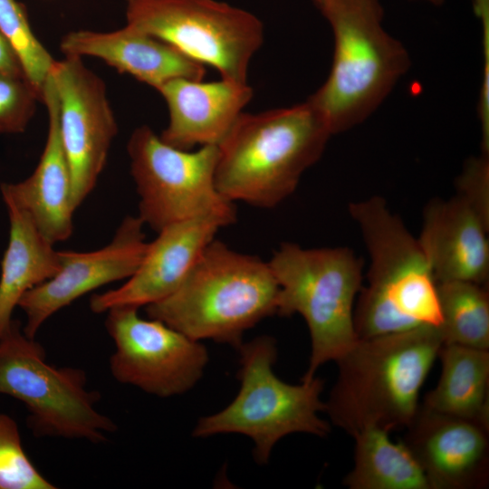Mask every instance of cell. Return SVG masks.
<instances>
[{
    "label": "cell",
    "instance_id": "cell-4",
    "mask_svg": "<svg viewBox=\"0 0 489 489\" xmlns=\"http://www.w3.org/2000/svg\"><path fill=\"white\" fill-rule=\"evenodd\" d=\"M278 295L268 262L214 239L180 285L145 308L148 317L191 339L237 349L247 330L276 314Z\"/></svg>",
    "mask_w": 489,
    "mask_h": 489
},
{
    "label": "cell",
    "instance_id": "cell-26",
    "mask_svg": "<svg viewBox=\"0 0 489 489\" xmlns=\"http://www.w3.org/2000/svg\"><path fill=\"white\" fill-rule=\"evenodd\" d=\"M42 101L40 93L25 77L0 75V133H22Z\"/></svg>",
    "mask_w": 489,
    "mask_h": 489
},
{
    "label": "cell",
    "instance_id": "cell-10",
    "mask_svg": "<svg viewBox=\"0 0 489 489\" xmlns=\"http://www.w3.org/2000/svg\"><path fill=\"white\" fill-rule=\"evenodd\" d=\"M127 150L139 197L138 216L156 232L233 203L216 187L217 146L177 149L142 125L131 133Z\"/></svg>",
    "mask_w": 489,
    "mask_h": 489
},
{
    "label": "cell",
    "instance_id": "cell-22",
    "mask_svg": "<svg viewBox=\"0 0 489 489\" xmlns=\"http://www.w3.org/2000/svg\"><path fill=\"white\" fill-rule=\"evenodd\" d=\"M380 428L363 429L355 440L354 465L343 483L350 489H430L421 467L400 441Z\"/></svg>",
    "mask_w": 489,
    "mask_h": 489
},
{
    "label": "cell",
    "instance_id": "cell-5",
    "mask_svg": "<svg viewBox=\"0 0 489 489\" xmlns=\"http://www.w3.org/2000/svg\"><path fill=\"white\" fill-rule=\"evenodd\" d=\"M334 37L331 72L307 100L331 135L370 116L406 73L410 59L383 27L379 0H323L319 7Z\"/></svg>",
    "mask_w": 489,
    "mask_h": 489
},
{
    "label": "cell",
    "instance_id": "cell-2",
    "mask_svg": "<svg viewBox=\"0 0 489 489\" xmlns=\"http://www.w3.org/2000/svg\"><path fill=\"white\" fill-rule=\"evenodd\" d=\"M331 136L312 103L243 112L217 146L215 182L225 199L271 208L297 187Z\"/></svg>",
    "mask_w": 489,
    "mask_h": 489
},
{
    "label": "cell",
    "instance_id": "cell-18",
    "mask_svg": "<svg viewBox=\"0 0 489 489\" xmlns=\"http://www.w3.org/2000/svg\"><path fill=\"white\" fill-rule=\"evenodd\" d=\"M64 55L99 58L155 90L176 78L203 80L205 65L172 45L127 24L111 32L78 30L61 40Z\"/></svg>",
    "mask_w": 489,
    "mask_h": 489
},
{
    "label": "cell",
    "instance_id": "cell-15",
    "mask_svg": "<svg viewBox=\"0 0 489 489\" xmlns=\"http://www.w3.org/2000/svg\"><path fill=\"white\" fill-rule=\"evenodd\" d=\"M401 440L430 489H480L489 481V428L423 405Z\"/></svg>",
    "mask_w": 489,
    "mask_h": 489
},
{
    "label": "cell",
    "instance_id": "cell-7",
    "mask_svg": "<svg viewBox=\"0 0 489 489\" xmlns=\"http://www.w3.org/2000/svg\"><path fill=\"white\" fill-rule=\"evenodd\" d=\"M241 386L235 399L221 411L201 417L195 437L241 434L254 443L257 464L268 463L272 450L293 433L326 436L331 426L319 417L325 410L321 394L323 381L314 377L292 385L281 380L273 367L277 358L275 340L262 335L238 348Z\"/></svg>",
    "mask_w": 489,
    "mask_h": 489
},
{
    "label": "cell",
    "instance_id": "cell-17",
    "mask_svg": "<svg viewBox=\"0 0 489 489\" xmlns=\"http://www.w3.org/2000/svg\"><path fill=\"white\" fill-rule=\"evenodd\" d=\"M488 231L489 227L457 195L428 202L417 240L437 283L485 284L489 276Z\"/></svg>",
    "mask_w": 489,
    "mask_h": 489
},
{
    "label": "cell",
    "instance_id": "cell-28",
    "mask_svg": "<svg viewBox=\"0 0 489 489\" xmlns=\"http://www.w3.org/2000/svg\"><path fill=\"white\" fill-rule=\"evenodd\" d=\"M0 75L25 77L21 62L6 39L0 31ZM26 78V77H25Z\"/></svg>",
    "mask_w": 489,
    "mask_h": 489
},
{
    "label": "cell",
    "instance_id": "cell-31",
    "mask_svg": "<svg viewBox=\"0 0 489 489\" xmlns=\"http://www.w3.org/2000/svg\"><path fill=\"white\" fill-rule=\"evenodd\" d=\"M128 1V0H127Z\"/></svg>",
    "mask_w": 489,
    "mask_h": 489
},
{
    "label": "cell",
    "instance_id": "cell-11",
    "mask_svg": "<svg viewBox=\"0 0 489 489\" xmlns=\"http://www.w3.org/2000/svg\"><path fill=\"white\" fill-rule=\"evenodd\" d=\"M138 310L120 306L106 312L105 327L115 345L112 377L159 398L187 392L208 362L206 346L158 319L140 317Z\"/></svg>",
    "mask_w": 489,
    "mask_h": 489
},
{
    "label": "cell",
    "instance_id": "cell-24",
    "mask_svg": "<svg viewBox=\"0 0 489 489\" xmlns=\"http://www.w3.org/2000/svg\"><path fill=\"white\" fill-rule=\"evenodd\" d=\"M0 31L14 48L26 79L42 97L55 60L34 35L24 5L16 0H0Z\"/></svg>",
    "mask_w": 489,
    "mask_h": 489
},
{
    "label": "cell",
    "instance_id": "cell-1",
    "mask_svg": "<svg viewBox=\"0 0 489 489\" xmlns=\"http://www.w3.org/2000/svg\"><path fill=\"white\" fill-rule=\"evenodd\" d=\"M442 345L436 326L358 340L336 360L338 377L324 411L351 436L367 428L406 427Z\"/></svg>",
    "mask_w": 489,
    "mask_h": 489
},
{
    "label": "cell",
    "instance_id": "cell-25",
    "mask_svg": "<svg viewBox=\"0 0 489 489\" xmlns=\"http://www.w3.org/2000/svg\"><path fill=\"white\" fill-rule=\"evenodd\" d=\"M55 488L24 451L17 423L0 412V489Z\"/></svg>",
    "mask_w": 489,
    "mask_h": 489
},
{
    "label": "cell",
    "instance_id": "cell-20",
    "mask_svg": "<svg viewBox=\"0 0 489 489\" xmlns=\"http://www.w3.org/2000/svg\"><path fill=\"white\" fill-rule=\"evenodd\" d=\"M9 218V239L1 262L0 340L13 321L22 297L60 269L59 251L38 229L30 215L2 194Z\"/></svg>",
    "mask_w": 489,
    "mask_h": 489
},
{
    "label": "cell",
    "instance_id": "cell-21",
    "mask_svg": "<svg viewBox=\"0 0 489 489\" xmlns=\"http://www.w3.org/2000/svg\"><path fill=\"white\" fill-rule=\"evenodd\" d=\"M441 375L422 405L489 428V350L443 344Z\"/></svg>",
    "mask_w": 489,
    "mask_h": 489
},
{
    "label": "cell",
    "instance_id": "cell-29",
    "mask_svg": "<svg viewBox=\"0 0 489 489\" xmlns=\"http://www.w3.org/2000/svg\"><path fill=\"white\" fill-rule=\"evenodd\" d=\"M423 1H427L434 5H441L444 0H423Z\"/></svg>",
    "mask_w": 489,
    "mask_h": 489
},
{
    "label": "cell",
    "instance_id": "cell-12",
    "mask_svg": "<svg viewBox=\"0 0 489 489\" xmlns=\"http://www.w3.org/2000/svg\"><path fill=\"white\" fill-rule=\"evenodd\" d=\"M57 101L58 128L72 179L77 209L95 187L118 126L102 79L82 58L65 55L49 73Z\"/></svg>",
    "mask_w": 489,
    "mask_h": 489
},
{
    "label": "cell",
    "instance_id": "cell-30",
    "mask_svg": "<svg viewBox=\"0 0 489 489\" xmlns=\"http://www.w3.org/2000/svg\"><path fill=\"white\" fill-rule=\"evenodd\" d=\"M318 7H320L323 2V0H312Z\"/></svg>",
    "mask_w": 489,
    "mask_h": 489
},
{
    "label": "cell",
    "instance_id": "cell-16",
    "mask_svg": "<svg viewBox=\"0 0 489 489\" xmlns=\"http://www.w3.org/2000/svg\"><path fill=\"white\" fill-rule=\"evenodd\" d=\"M157 91L168 109V123L159 135L167 144L189 150L199 145L218 146L253 98V89L221 78L203 80L176 78Z\"/></svg>",
    "mask_w": 489,
    "mask_h": 489
},
{
    "label": "cell",
    "instance_id": "cell-6",
    "mask_svg": "<svg viewBox=\"0 0 489 489\" xmlns=\"http://www.w3.org/2000/svg\"><path fill=\"white\" fill-rule=\"evenodd\" d=\"M268 263L279 285L276 314L298 313L308 326L311 356L302 380H310L359 340L353 314L362 261L348 247L307 249L285 243Z\"/></svg>",
    "mask_w": 489,
    "mask_h": 489
},
{
    "label": "cell",
    "instance_id": "cell-27",
    "mask_svg": "<svg viewBox=\"0 0 489 489\" xmlns=\"http://www.w3.org/2000/svg\"><path fill=\"white\" fill-rule=\"evenodd\" d=\"M457 196L463 198L489 227V158H469L456 179Z\"/></svg>",
    "mask_w": 489,
    "mask_h": 489
},
{
    "label": "cell",
    "instance_id": "cell-3",
    "mask_svg": "<svg viewBox=\"0 0 489 489\" xmlns=\"http://www.w3.org/2000/svg\"><path fill=\"white\" fill-rule=\"evenodd\" d=\"M370 257L354 306L359 340L439 327L437 282L417 238L379 196L349 205Z\"/></svg>",
    "mask_w": 489,
    "mask_h": 489
},
{
    "label": "cell",
    "instance_id": "cell-13",
    "mask_svg": "<svg viewBox=\"0 0 489 489\" xmlns=\"http://www.w3.org/2000/svg\"><path fill=\"white\" fill-rule=\"evenodd\" d=\"M139 216H126L112 240L91 252L59 251L60 269L28 291L18 307L26 317L24 334L35 339L43 324L82 295L113 282L129 278L141 264L149 243Z\"/></svg>",
    "mask_w": 489,
    "mask_h": 489
},
{
    "label": "cell",
    "instance_id": "cell-19",
    "mask_svg": "<svg viewBox=\"0 0 489 489\" xmlns=\"http://www.w3.org/2000/svg\"><path fill=\"white\" fill-rule=\"evenodd\" d=\"M42 101L48 112V132L34 171L17 183H3L8 196L32 217L40 232L53 244L68 239L73 229L72 179L58 128L57 101L48 76Z\"/></svg>",
    "mask_w": 489,
    "mask_h": 489
},
{
    "label": "cell",
    "instance_id": "cell-8",
    "mask_svg": "<svg viewBox=\"0 0 489 489\" xmlns=\"http://www.w3.org/2000/svg\"><path fill=\"white\" fill-rule=\"evenodd\" d=\"M0 394L24 405L29 428L40 437L99 444L117 430L97 409L101 397L88 388L85 371L46 362L43 348L15 319L0 340Z\"/></svg>",
    "mask_w": 489,
    "mask_h": 489
},
{
    "label": "cell",
    "instance_id": "cell-9",
    "mask_svg": "<svg viewBox=\"0 0 489 489\" xmlns=\"http://www.w3.org/2000/svg\"><path fill=\"white\" fill-rule=\"evenodd\" d=\"M127 3V24L214 67L223 79L247 83L249 63L264 41L257 16L218 0Z\"/></svg>",
    "mask_w": 489,
    "mask_h": 489
},
{
    "label": "cell",
    "instance_id": "cell-23",
    "mask_svg": "<svg viewBox=\"0 0 489 489\" xmlns=\"http://www.w3.org/2000/svg\"><path fill=\"white\" fill-rule=\"evenodd\" d=\"M443 344L489 350V294L469 282L437 283Z\"/></svg>",
    "mask_w": 489,
    "mask_h": 489
},
{
    "label": "cell",
    "instance_id": "cell-14",
    "mask_svg": "<svg viewBox=\"0 0 489 489\" xmlns=\"http://www.w3.org/2000/svg\"><path fill=\"white\" fill-rule=\"evenodd\" d=\"M235 220V206L230 203L162 228L158 237L149 243L137 271L120 287L91 296V310L103 313L114 307H146L168 296L216 233Z\"/></svg>",
    "mask_w": 489,
    "mask_h": 489
}]
</instances>
